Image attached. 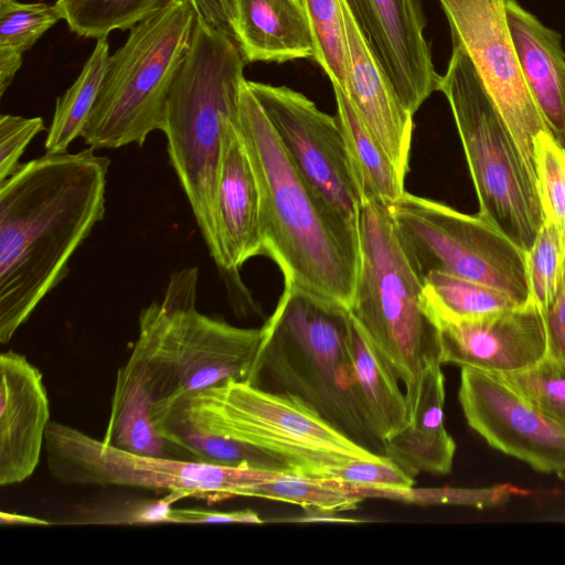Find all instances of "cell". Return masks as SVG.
Wrapping results in <instances>:
<instances>
[{"mask_svg":"<svg viewBox=\"0 0 565 565\" xmlns=\"http://www.w3.org/2000/svg\"><path fill=\"white\" fill-rule=\"evenodd\" d=\"M109 159L94 148L45 152L0 182V342L7 344L68 274L105 216Z\"/></svg>","mask_w":565,"mask_h":565,"instance_id":"obj_1","label":"cell"},{"mask_svg":"<svg viewBox=\"0 0 565 565\" xmlns=\"http://www.w3.org/2000/svg\"><path fill=\"white\" fill-rule=\"evenodd\" d=\"M236 127L259 186L264 255L284 284L349 309L360 263L358 227L294 166L247 79Z\"/></svg>","mask_w":565,"mask_h":565,"instance_id":"obj_2","label":"cell"},{"mask_svg":"<svg viewBox=\"0 0 565 565\" xmlns=\"http://www.w3.org/2000/svg\"><path fill=\"white\" fill-rule=\"evenodd\" d=\"M347 307L284 284L247 383L298 397L369 451L384 456L355 381Z\"/></svg>","mask_w":565,"mask_h":565,"instance_id":"obj_3","label":"cell"},{"mask_svg":"<svg viewBox=\"0 0 565 565\" xmlns=\"http://www.w3.org/2000/svg\"><path fill=\"white\" fill-rule=\"evenodd\" d=\"M246 60L228 32L195 18L171 85L161 131L170 163L215 265V198L224 131L235 119Z\"/></svg>","mask_w":565,"mask_h":565,"instance_id":"obj_4","label":"cell"},{"mask_svg":"<svg viewBox=\"0 0 565 565\" xmlns=\"http://www.w3.org/2000/svg\"><path fill=\"white\" fill-rule=\"evenodd\" d=\"M199 269L174 270L160 300L141 309L126 365L142 376L152 403L228 381H247L264 329L239 328L198 310Z\"/></svg>","mask_w":565,"mask_h":565,"instance_id":"obj_5","label":"cell"},{"mask_svg":"<svg viewBox=\"0 0 565 565\" xmlns=\"http://www.w3.org/2000/svg\"><path fill=\"white\" fill-rule=\"evenodd\" d=\"M358 234L360 263L349 311L409 391L428 365L440 363L439 329L397 239L390 206L362 203Z\"/></svg>","mask_w":565,"mask_h":565,"instance_id":"obj_6","label":"cell"},{"mask_svg":"<svg viewBox=\"0 0 565 565\" xmlns=\"http://www.w3.org/2000/svg\"><path fill=\"white\" fill-rule=\"evenodd\" d=\"M195 13L171 0L134 26L109 57L97 100L81 134L96 150L136 143L161 130L171 85L190 45Z\"/></svg>","mask_w":565,"mask_h":565,"instance_id":"obj_7","label":"cell"},{"mask_svg":"<svg viewBox=\"0 0 565 565\" xmlns=\"http://www.w3.org/2000/svg\"><path fill=\"white\" fill-rule=\"evenodd\" d=\"M441 92L451 110L479 213L527 252L544 223L535 184L465 51L452 44Z\"/></svg>","mask_w":565,"mask_h":565,"instance_id":"obj_8","label":"cell"},{"mask_svg":"<svg viewBox=\"0 0 565 565\" xmlns=\"http://www.w3.org/2000/svg\"><path fill=\"white\" fill-rule=\"evenodd\" d=\"M177 398L211 429L280 458L296 475L320 478L349 462L382 457L355 444L298 397L246 381Z\"/></svg>","mask_w":565,"mask_h":565,"instance_id":"obj_9","label":"cell"},{"mask_svg":"<svg viewBox=\"0 0 565 565\" xmlns=\"http://www.w3.org/2000/svg\"><path fill=\"white\" fill-rule=\"evenodd\" d=\"M397 239L418 278L444 273L530 301L526 252L479 212L466 214L405 192L390 206Z\"/></svg>","mask_w":565,"mask_h":565,"instance_id":"obj_10","label":"cell"},{"mask_svg":"<svg viewBox=\"0 0 565 565\" xmlns=\"http://www.w3.org/2000/svg\"><path fill=\"white\" fill-rule=\"evenodd\" d=\"M44 452L51 476L63 484L145 489L163 492L174 502L246 497L248 488L284 473L137 455L57 422L47 426Z\"/></svg>","mask_w":565,"mask_h":565,"instance_id":"obj_11","label":"cell"},{"mask_svg":"<svg viewBox=\"0 0 565 565\" xmlns=\"http://www.w3.org/2000/svg\"><path fill=\"white\" fill-rule=\"evenodd\" d=\"M438 1L452 44L470 58L535 184L534 140L548 129L522 73L508 25L507 0Z\"/></svg>","mask_w":565,"mask_h":565,"instance_id":"obj_12","label":"cell"},{"mask_svg":"<svg viewBox=\"0 0 565 565\" xmlns=\"http://www.w3.org/2000/svg\"><path fill=\"white\" fill-rule=\"evenodd\" d=\"M247 82L294 166L358 227L362 198L337 116L289 87Z\"/></svg>","mask_w":565,"mask_h":565,"instance_id":"obj_13","label":"cell"},{"mask_svg":"<svg viewBox=\"0 0 565 565\" xmlns=\"http://www.w3.org/2000/svg\"><path fill=\"white\" fill-rule=\"evenodd\" d=\"M458 399L468 425L492 448L536 471L565 475V429L499 376L462 366Z\"/></svg>","mask_w":565,"mask_h":565,"instance_id":"obj_14","label":"cell"},{"mask_svg":"<svg viewBox=\"0 0 565 565\" xmlns=\"http://www.w3.org/2000/svg\"><path fill=\"white\" fill-rule=\"evenodd\" d=\"M405 108L414 116L439 90L422 0H345Z\"/></svg>","mask_w":565,"mask_h":565,"instance_id":"obj_15","label":"cell"},{"mask_svg":"<svg viewBox=\"0 0 565 565\" xmlns=\"http://www.w3.org/2000/svg\"><path fill=\"white\" fill-rule=\"evenodd\" d=\"M440 364L492 374L523 371L547 354L545 312L531 300L477 320H437Z\"/></svg>","mask_w":565,"mask_h":565,"instance_id":"obj_16","label":"cell"},{"mask_svg":"<svg viewBox=\"0 0 565 565\" xmlns=\"http://www.w3.org/2000/svg\"><path fill=\"white\" fill-rule=\"evenodd\" d=\"M0 486L21 483L44 450L50 403L40 370L9 350L0 355Z\"/></svg>","mask_w":565,"mask_h":565,"instance_id":"obj_17","label":"cell"},{"mask_svg":"<svg viewBox=\"0 0 565 565\" xmlns=\"http://www.w3.org/2000/svg\"><path fill=\"white\" fill-rule=\"evenodd\" d=\"M215 227L220 248L216 266L222 275L236 276L248 259L264 255L260 192L236 117L223 137Z\"/></svg>","mask_w":565,"mask_h":565,"instance_id":"obj_18","label":"cell"},{"mask_svg":"<svg viewBox=\"0 0 565 565\" xmlns=\"http://www.w3.org/2000/svg\"><path fill=\"white\" fill-rule=\"evenodd\" d=\"M348 45L345 95L365 129L405 179L409 170L413 115L402 104L345 2L341 0Z\"/></svg>","mask_w":565,"mask_h":565,"instance_id":"obj_19","label":"cell"},{"mask_svg":"<svg viewBox=\"0 0 565 565\" xmlns=\"http://www.w3.org/2000/svg\"><path fill=\"white\" fill-rule=\"evenodd\" d=\"M409 422L384 441V456L407 476L447 475L456 443L444 423L445 376L440 363L428 365L414 388L405 391Z\"/></svg>","mask_w":565,"mask_h":565,"instance_id":"obj_20","label":"cell"},{"mask_svg":"<svg viewBox=\"0 0 565 565\" xmlns=\"http://www.w3.org/2000/svg\"><path fill=\"white\" fill-rule=\"evenodd\" d=\"M505 12L532 98L548 131L565 148V52L561 34L516 0L505 1Z\"/></svg>","mask_w":565,"mask_h":565,"instance_id":"obj_21","label":"cell"},{"mask_svg":"<svg viewBox=\"0 0 565 565\" xmlns=\"http://www.w3.org/2000/svg\"><path fill=\"white\" fill-rule=\"evenodd\" d=\"M230 30L246 62L313 57L300 0H230Z\"/></svg>","mask_w":565,"mask_h":565,"instance_id":"obj_22","label":"cell"},{"mask_svg":"<svg viewBox=\"0 0 565 565\" xmlns=\"http://www.w3.org/2000/svg\"><path fill=\"white\" fill-rule=\"evenodd\" d=\"M157 430L174 457L217 466L294 473L280 458L224 436L191 414L178 398L152 405Z\"/></svg>","mask_w":565,"mask_h":565,"instance_id":"obj_23","label":"cell"},{"mask_svg":"<svg viewBox=\"0 0 565 565\" xmlns=\"http://www.w3.org/2000/svg\"><path fill=\"white\" fill-rule=\"evenodd\" d=\"M351 349L355 381L370 427L384 444L409 422L405 392L398 385L397 375L353 319Z\"/></svg>","mask_w":565,"mask_h":565,"instance_id":"obj_24","label":"cell"},{"mask_svg":"<svg viewBox=\"0 0 565 565\" xmlns=\"http://www.w3.org/2000/svg\"><path fill=\"white\" fill-rule=\"evenodd\" d=\"M152 405L140 373L122 365L117 372L109 419L102 440L137 455L174 457L156 428Z\"/></svg>","mask_w":565,"mask_h":565,"instance_id":"obj_25","label":"cell"},{"mask_svg":"<svg viewBox=\"0 0 565 565\" xmlns=\"http://www.w3.org/2000/svg\"><path fill=\"white\" fill-rule=\"evenodd\" d=\"M333 92L337 118L362 203L375 201L391 206L406 192L405 179L365 129L348 96L338 87Z\"/></svg>","mask_w":565,"mask_h":565,"instance_id":"obj_26","label":"cell"},{"mask_svg":"<svg viewBox=\"0 0 565 565\" xmlns=\"http://www.w3.org/2000/svg\"><path fill=\"white\" fill-rule=\"evenodd\" d=\"M109 57L107 38L98 39L73 85L56 99L44 142L45 152L66 151L81 137L100 93Z\"/></svg>","mask_w":565,"mask_h":565,"instance_id":"obj_27","label":"cell"},{"mask_svg":"<svg viewBox=\"0 0 565 565\" xmlns=\"http://www.w3.org/2000/svg\"><path fill=\"white\" fill-rule=\"evenodd\" d=\"M423 285L435 321L477 320L522 306L499 289L444 273L428 274Z\"/></svg>","mask_w":565,"mask_h":565,"instance_id":"obj_28","label":"cell"},{"mask_svg":"<svg viewBox=\"0 0 565 565\" xmlns=\"http://www.w3.org/2000/svg\"><path fill=\"white\" fill-rule=\"evenodd\" d=\"M171 0H56L55 7L76 35L107 38L114 30H131Z\"/></svg>","mask_w":565,"mask_h":565,"instance_id":"obj_29","label":"cell"},{"mask_svg":"<svg viewBox=\"0 0 565 565\" xmlns=\"http://www.w3.org/2000/svg\"><path fill=\"white\" fill-rule=\"evenodd\" d=\"M246 497L269 499L308 509L345 511L356 509L364 499L352 484L318 477L281 473L247 489Z\"/></svg>","mask_w":565,"mask_h":565,"instance_id":"obj_30","label":"cell"},{"mask_svg":"<svg viewBox=\"0 0 565 565\" xmlns=\"http://www.w3.org/2000/svg\"><path fill=\"white\" fill-rule=\"evenodd\" d=\"M310 28L313 57L332 87L347 93L348 45L341 0H300Z\"/></svg>","mask_w":565,"mask_h":565,"instance_id":"obj_31","label":"cell"},{"mask_svg":"<svg viewBox=\"0 0 565 565\" xmlns=\"http://www.w3.org/2000/svg\"><path fill=\"white\" fill-rule=\"evenodd\" d=\"M545 417L565 429V363L545 356L520 372L495 374Z\"/></svg>","mask_w":565,"mask_h":565,"instance_id":"obj_32","label":"cell"},{"mask_svg":"<svg viewBox=\"0 0 565 565\" xmlns=\"http://www.w3.org/2000/svg\"><path fill=\"white\" fill-rule=\"evenodd\" d=\"M565 264V238L544 221L526 252L530 300L545 313L553 303L562 281Z\"/></svg>","mask_w":565,"mask_h":565,"instance_id":"obj_33","label":"cell"},{"mask_svg":"<svg viewBox=\"0 0 565 565\" xmlns=\"http://www.w3.org/2000/svg\"><path fill=\"white\" fill-rule=\"evenodd\" d=\"M535 188L544 221L565 238V148L550 131L534 140Z\"/></svg>","mask_w":565,"mask_h":565,"instance_id":"obj_34","label":"cell"},{"mask_svg":"<svg viewBox=\"0 0 565 565\" xmlns=\"http://www.w3.org/2000/svg\"><path fill=\"white\" fill-rule=\"evenodd\" d=\"M61 19L55 4L0 0V50L23 55Z\"/></svg>","mask_w":565,"mask_h":565,"instance_id":"obj_35","label":"cell"},{"mask_svg":"<svg viewBox=\"0 0 565 565\" xmlns=\"http://www.w3.org/2000/svg\"><path fill=\"white\" fill-rule=\"evenodd\" d=\"M525 491L511 486L499 484L483 489H436V490H406L380 489L379 498L398 499L411 502L441 503V504H462L476 508H489L503 503L515 494H522Z\"/></svg>","mask_w":565,"mask_h":565,"instance_id":"obj_36","label":"cell"},{"mask_svg":"<svg viewBox=\"0 0 565 565\" xmlns=\"http://www.w3.org/2000/svg\"><path fill=\"white\" fill-rule=\"evenodd\" d=\"M320 478L374 489L406 490L414 487V478L385 456L349 462L324 472Z\"/></svg>","mask_w":565,"mask_h":565,"instance_id":"obj_37","label":"cell"},{"mask_svg":"<svg viewBox=\"0 0 565 565\" xmlns=\"http://www.w3.org/2000/svg\"><path fill=\"white\" fill-rule=\"evenodd\" d=\"M44 129L41 117L0 116V182L19 169L25 148Z\"/></svg>","mask_w":565,"mask_h":565,"instance_id":"obj_38","label":"cell"},{"mask_svg":"<svg viewBox=\"0 0 565 565\" xmlns=\"http://www.w3.org/2000/svg\"><path fill=\"white\" fill-rule=\"evenodd\" d=\"M263 519L252 510L241 511H209L204 509L171 508L168 523L205 524V523H249L260 524Z\"/></svg>","mask_w":565,"mask_h":565,"instance_id":"obj_39","label":"cell"},{"mask_svg":"<svg viewBox=\"0 0 565 565\" xmlns=\"http://www.w3.org/2000/svg\"><path fill=\"white\" fill-rule=\"evenodd\" d=\"M547 356L565 363V264L557 295L545 313Z\"/></svg>","mask_w":565,"mask_h":565,"instance_id":"obj_40","label":"cell"},{"mask_svg":"<svg viewBox=\"0 0 565 565\" xmlns=\"http://www.w3.org/2000/svg\"><path fill=\"white\" fill-rule=\"evenodd\" d=\"M192 7L195 18L209 25L228 32L230 30V0H186Z\"/></svg>","mask_w":565,"mask_h":565,"instance_id":"obj_41","label":"cell"},{"mask_svg":"<svg viewBox=\"0 0 565 565\" xmlns=\"http://www.w3.org/2000/svg\"><path fill=\"white\" fill-rule=\"evenodd\" d=\"M21 65L22 55L0 50V96L4 94Z\"/></svg>","mask_w":565,"mask_h":565,"instance_id":"obj_42","label":"cell"},{"mask_svg":"<svg viewBox=\"0 0 565 565\" xmlns=\"http://www.w3.org/2000/svg\"><path fill=\"white\" fill-rule=\"evenodd\" d=\"M0 522L2 525H50L46 520L23 515L14 512L1 511Z\"/></svg>","mask_w":565,"mask_h":565,"instance_id":"obj_43","label":"cell"},{"mask_svg":"<svg viewBox=\"0 0 565 565\" xmlns=\"http://www.w3.org/2000/svg\"><path fill=\"white\" fill-rule=\"evenodd\" d=\"M308 511H310V513L307 516L303 515L301 518H297V519H295V521H297V522H317V521L355 522L354 520L335 515L337 511L320 510V509H310Z\"/></svg>","mask_w":565,"mask_h":565,"instance_id":"obj_44","label":"cell"}]
</instances>
